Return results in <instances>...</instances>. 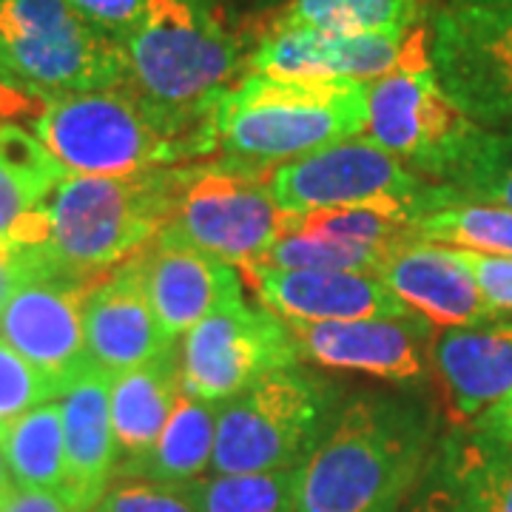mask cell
Wrapping results in <instances>:
<instances>
[{
    "mask_svg": "<svg viewBox=\"0 0 512 512\" xmlns=\"http://www.w3.org/2000/svg\"><path fill=\"white\" fill-rule=\"evenodd\" d=\"M433 456V416L396 396H359L299 467L296 512H399Z\"/></svg>",
    "mask_w": 512,
    "mask_h": 512,
    "instance_id": "6da1fadb",
    "label": "cell"
},
{
    "mask_svg": "<svg viewBox=\"0 0 512 512\" xmlns=\"http://www.w3.org/2000/svg\"><path fill=\"white\" fill-rule=\"evenodd\" d=\"M185 177L188 165L131 177L69 174L46 200V242L12 254L18 271L92 285L157 239L183 194Z\"/></svg>",
    "mask_w": 512,
    "mask_h": 512,
    "instance_id": "7a4b0ae2",
    "label": "cell"
},
{
    "mask_svg": "<svg viewBox=\"0 0 512 512\" xmlns=\"http://www.w3.org/2000/svg\"><path fill=\"white\" fill-rule=\"evenodd\" d=\"M120 46L128 89L171 131L217 151L214 109L248 66L245 40L185 0H148L143 23Z\"/></svg>",
    "mask_w": 512,
    "mask_h": 512,
    "instance_id": "3957f363",
    "label": "cell"
},
{
    "mask_svg": "<svg viewBox=\"0 0 512 512\" xmlns=\"http://www.w3.org/2000/svg\"><path fill=\"white\" fill-rule=\"evenodd\" d=\"M367 128V83L245 74L214 109L222 160L271 171Z\"/></svg>",
    "mask_w": 512,
    "mask_h": 512,
    "instance_id": "277c9868",
    "label": "cell"
},
{
    "mask_svg": "<svg viewBox=\"0 0 512 512\" xmlns=\"http://www.w3.org/2000/svg\"><path fill=\"white\" fill-rule=\"evenodd\" d=\"M32 134L69 174L131 177L211 154L165 126L128 86L37 100Z\"/></svg>",
    "mask_w": 512,
    "mask_h": 512,
    "instance_id": "5b68a950",
    "label": "cell"
},
{
    "mask_svg": "<svg viewBox=\"0 0 512 512\" xmlns=\"http://www.w3.org/2000/svg\"><path fill=\"white\" fill-rule=\"evenodd\" d=\"M339 390L302 367L276 370L220 404L211 470L274 473L296 470L336 419Z\"/></svg>",
    "mask_w": 512,
    "mask_h": 512,
    "instance_id": "8992f818",
    "label": "cell"
},
{
    "mask_svg": "<svg viewBox=\"0 0 512 512\" xmlns=\"http://www.w3.org/2000/svg\"><path fill=\"white\" fill-rule=\"evenodd\" d=\"M0 74L35 100L128 83L123 46L69 0H0Z\"/></svg>",
    "mask_w": 512,
    "mask_h": 512,
    "instance_id": "52a82bcc",
    "label": "cell"
},
{
    "mask_svg": "<svg viewBox=\"0 0 512 512\" xmlns=\"http://www.w3.org/2000/svg\"><path fill=\"white\" fill-rule=\"evenodd\" d=\"M268 174L231 160L188 165L183 194L157 242L202 251L245 271L268 254L285 228Z\"/></svg>",
    "mask_w": 512,
    "mask_h": 512,
    "instance_id": "ba28073f",
    "label": "cell"
},
{
    "mask_svg": "<svg viewBox=\"0 0 512 512\" xmlns=\"http://www.w3.org/2000/svg\"><path fill=\"white\" fill-rule=\"evenodd\" d=\"M473 128L476 123L436 80L430 63V26L421 23L410 29L399 66L367 83L365 134L419 177L439 180L444 165Z\"/></svg>",
    "mask_w": 512,
    "mask_h": 512,
    "instance_id": "9c48e42d",
    "label": "cell"
},
{
    "mask_svg": "<svg viewBox=\"0 0 512 512\" xmlns=\"http://www.w3.org/2000/svg\"><path fill=\"white\" fill-rule=\"evenodd\" d=\"M299 359L305 356L288 319L245 296L214 308L185 333L180 348L185 393L205 402H228Z\"/></svg>",
    "mask_w": 512,
    "mask_h": 512,
    "instance_id": "30bf717a",
    "label": "cell"
},
{
    "mask_svg": "<svg viewBox=\"0 0 512 512\" xmlns=\"http://www.w3.org/2000/svg\"><path fill=\"white\" fill-rule=\"evenodd\" d=\"M430 63L476 126L512 131V6H444L430 20Z\"/></svg>",
    "mask_w": 512,
    "mask_h": 512,
    "instance_id": "8fae6325",
    "label": "cell"
},
{
    "mask_svg": "<svg viewBox=\"0 0 512 512\" xmlns=\"http://www.w3.org/2000/svg\"><path fill=\"white\" fill-rule=\"evenodd\" d=\"M268 185L282 214H308L370 202H416L424 177L367 134L274 165Z\"/></svg>",
    "mask_w": 512,
    "mask_h": 512,
    "instance_id": "7c38bea8",
    "label": "cell"
},
{
    "mask_svg": "<svg viewBox=\"0 0 512 512\" xmlns=\"http://www.w3.org/2000/svg\"><path fill=\"white\" fill-rule=\"evenodd\" d=\"M83 282L20 274L0 299V336L63 393L92 367L83 333Z\"/></svg>",
    "mask_w": 512,
    "mask_h": 512,
    "instance_id": "4fadbf2b",
    "label": "cell"
},
{
    "mask_svg": "<svg viewBox=\"0 0 512 512\" xmlns=\"http://www.w3.org/2000/svg\"><path fill=\"white\" fill-rule=\"evenodd\" d=\"M302 356L316 365L356 370L390 382L421 379L430 362L436 325L410 311L348 322H288Z\"/></svg>",
    "mask_w": 512,
    "mask_h": 512,
    "instance_id": "5bb4252c",
    "label": "cell"
},
{
    "mask_svg": "<svg viewBox=\"0 0 512 512\" xmlns=\"http://www.w3.org/2000/svg\"><path fill=\"white\" fill-rule=\"evenodd\" d=\"M410 512H512V447L478 424H456L433 447Z\"/></svg>",
    "mask_w": 512,
    "mask_h": 512,
    "instance_id": "9a60e30c",
    "label": "cell"
},
{
    "mask_svg": "<svg viewBox=\"0 0 512 512\" xmlns=\"http://www.w3.org/2000/svg\"><path fill=\"white\" fill-rule=\"evenodd\" d=\"M83 333L92 365L109 379L177 348V342L165 336L148 302L140 254L86 288Z\"/></svg>",
    "mask_w": 512,
    "mask_h": 512,
    "instance_id": "2e32d148",
    "label": "cell"
},
{
    "mask_svg": "<svg viewBox=\"0 0 512 512\" xmlns=\"http://www.w3.org/2000/svg\"><path fill=\"white\" fill-rule=\"evenodd\" d=\"M402 49L404 37L291 26L256 37V46L248 52V69L271 77L370 83L399 66Z\"/></svg>",
    "mask_w": 512,
    "mask_h": 512,
    "instance_id": "e0dca14e",
    "label": "cell"
},
{
    "mask_svg": "<svg viewBox=\"0 0 512 512\" xmlns=\"http://www.w3.org/2000/svg\"><path fill=\"white\" fill-rule=\"evenodd\" d=\"M245 274L262 305L288 322H348L410 313L387 282L362 271H285L248 265Z\"/></svg>",
    "mask_w": 512,
    "mask_h": 512,
    "instance_id": "ac0fdd59",
    "label": "cell"
},
{
    "mask_svg": "<svg viewBox=\"0 0 512 512\" xmlns=\"http://www.w3.org/2000/svg\"><path fill=\"white\" fill-rule=\"evenodd\" d=\"M376 276L410 311L427 316L436 328H467L498 319V311L481 296L453 248L402 239L384 256Z\"/></svg>",
    "mask_w": 512,
    "mask_h": 512,
    "instance_id": "d6986e66",
    "label": "cell"
},
{
    "mask_svg": "<svg viewBox=\"0 0 512 512\" xmlns=\"http://www.w3.org/2000/svg\"><path fill=\"white\" fill-rule=\"evenodd\" d=\"M430 367L456 424H470L512 393V322L441 328L430 345Z\"/></svg>",
    "mask_w": 512,
    "mask_h": 512,
    "instance_id": "ffe728a7",
    "label": "cell"
},
{
    "mask_svg": "<svg viewBox=\"0 0 512 512\" xmlns=\"http://www.w3.org/2000/svg\"><path fill=\"white\" fill-rule=\"evenodd\" d=\"M143 279L154 316L171 342H177L214 308L245 296L234 265L217 256L151 242L140 251Z\"/></svg>",
    "mask_w": 512,
    "mask_h": 512,
    "instance_id": "44dd1931",
    "label": "cell"
},
{
    "mask_svg": "<svg viewBox=\"0 0 512 512\" xmlns=\"http://www.w3.org/2000/svg\"><path fill=\"white\" fill-rule=\"evenodd\" d=\"M63 441H66V490L63 498L72 512H92L109 493L117 473L120 447L111 424L109 376L89 367L60 393Z\"/></svg>",
    "mask_w": 512,
    "mask_h": 512,
    "instance_id": "7402d4cb",
    "label": "cell"
},
{
    "mask_svg": "<svg viewBox=\"0 0 512 512\" xmlns=\"http://www.w3.org/2000/svg\"><path fill=\"white\" fill-rule=\"evenodd\" d=\"M66 177L32 131L0 120V254H26L46 242V200Z\"/></svg>",
    "mask_w": 512,
    "mask_h": 512,
    "instance_id": "603a6c76",
    "label": "cell"
},
{
    "mask_svg": "<svg viewBox=\"0 0 512 512\" xmlns=\"http://www.w3.org/2000/svg\"><path fill=\"white\" fill-rule=\"evenodd\" d=\"M185 396L180 348L165 350L148 365L117 373L109 379L111 424L123 464L128 467L146 456L160 439L165 421Z\"/></svg>",
    "mask_w": 512,
    "mask_h": 512,
    "instance_id": "cb8c5ba5",
    "label": "cell"
},
{
    "mask_svg": "<svg viewBox=\"0 0 512 512\" xmlns=\"http://www.w3.org/2000/svg\"><path fill=\"white\" fill-rule=\"evenodd\" d=\"M410 237L456 251L512 256V208L470 200L450 185L430 183L416 200Z\"/></svg>",
    "mask_w": 512,
    "mask_h": 512,
    "instance_id": "d4e9b609",
    "label": "cell"
},
{
    "mask_svg": "<svg viewBox=\"0 0 512 512\" xmlns=\"http://www.w3.org/2000/svg\"><path fill=\"white\" fill-rule=\"evenodd\" d=\"M220 404L185 393L171 419L165 421L154 447L140 461L120 467V476L163 487H183L197 481L205 470H211Z\"/></svg>",
    "mask_w": 512,
    "mask_h": 512,
    "instance_id": "484cf974",
    "label": "cell"
},
{
    "mask_svg": "<svg viewBox=\"0 0 512 512\" xmlns=\"http://www.w3.org/2000/svg\"><path fill=\"white\" fill-rule=\"evenodd\" d=\"M0 453L18 490H66V441L60 402L37 404L0 424Z\"/></svg>",
    "mask_w": 512,
    "mask_h": 512,
    "instance_id": "4316f807",
    "label": "cell"
},
{
    "mask_svg": "<svg viewBox=\"0 0 512 512\" xmlns=\"http://www.w3.org/2000/svg\"><path fill=\"white\" fill-rule=\"evenodd\" d=\"M421 15V0H288L262 18L259 35L271 29L311 26L348 35L404 37L419 26Z\"/></svg>",
    "mask_w": 512,
    "mask_h": 512,
    "instance_id": "83f0119b",
    "label": "cell"
},
{
    "mask_svg": "<svg viewBox=\"0 0 512 512\" xmlns=\"http://www.w3.org/2000/svg\"><path fill=\"white\" fill-rule=\"evenodd\" d=\"M436 183L470 200L512 208V131L473 128Z\"/></svg>",
    "mask_w": 512,
    "mask_h": 512,
    "instance_id": "f1b7e54d",
    "label": "cell"
},
{
    "mask_svg": "<svg viewBox=\"0 0 512 512\" xmlns=\"http://www.w3.org/2000/svg\"><path fill=\"white\" fill-rule=\"evenodd\" d=\"M296 470L197 478L180 490L194 512H296Z\"/></svg>",
    "mask_w": 512,
    "mask_h": 512,
    "instance_id": "f546056e",
    "label": "cell"
},
{
    "mask_svg": "<svg viewBox=\"0 0 512 512\" xmlns=\"http://www.w3.org/2000/svg\"><path fill=\"white\" fill-rule=\"evenodd\" d=\"M60 399V390L0 336V424Z\"/></svg>",
    "mask_w": 512,
    "mask_h": 512,
    "instance_id": "4dcf8cb0",
    "label": "cell"
},
{
    "mask_svg": "<svg viewBox=\"0 0 512 512\" xmlns=\"http://www.w3.org/2000/svg\"><path fill=\"white\" fill-rule=\"evenodd\" d=\"M92 512H194L180 487L126 481L103 495Z\"/></svg>",
    "mask_w": 512,
    "mask_h": 512,
    "instance_id": "1f68e13d",
    "label": "cell"
},
{
    "mask_svg": "<svg viewBox=\"0 0 512 512\" xmlns=\"http://www.w3.org/2000/svg\"><path fill=\"white\" fill-rule=\"evenodd\" d=\"M456 256L470 271L490 308L498 313H512V256L473 254V251H456Z\"/></svg>",
    "mask_w": 512,
    "mask_h": 512,
    "instance_id": "d6a6232c",
    "label": "cell"
},
{
    "mask_svg": "<svg viewBox=\"0 0 512 512\" xmlns=\"http://www.w3.org/2000/svg\"><path fill=\"white\" fill-rule=\"evenodd\" d=\"M72 9L100 29L103 35L123 43L146 18L148 0H69Z\"/></svg>",
    "mask_w": 512,
    "mask_h": 512,
    "instance_id": "836d02e7",
    "label": "cell"
},
{
    "mask_svg": "<svg viewBox=\"0 0 512 512\" xmlns=\"http://www.w3.org/2000/svg\"><path fill=\"white\" fill-rule=\"evenodd\" d=\"M0 512H72L66 498L46 490H12Z\"/></svg>",
    "mask_w": 512,
    "mask_h": 512,
    "instance_id": "e575fe53",
    "label": "cell"
},
{
    "mask_svg": "<svg viewBox=\"0 0 512 512\" xmlns=\"http://www.w3.org/2000/svg\"><path fill=\"white\" fill-rule=\"evenodd\" d=\"M470 424L484 427L487 433H493V436H498L501 441H507L512 447V393H507L501 402L493 404L484 416H478V419L470 421Z\"/></svg>",
    "mask_w": 512,
    "mask_h": 512,
    "instance_id": "d590c367",
    "label": "cell"
},
{
    "mask_svg": "<svg viewBox=\"0 0 512 512\" xmlns=\"http://www.w3.org/2000/svg\"><path fill=\"white\" fill-rule=\"evenodd\" d=\"M18 276L20 271L18 265H15V256L0 254V299L6 296V291L12 288V282H15Z\"/></svg>",
    "mask_w": 512,
    "mask_h": 512,
    "instance_id": "8d00e7d4",
    "label": "cell"
},
{
    "mask_svg": "<svg viewBox=\"0 0 512 512\" xmlns=\"http://www.w3.org/2000/svg\"><path fill=\"white\" fill-rule=\"evenodd\" d=\"M15 481H12V476H9V467H6V458H3V453H0V507L6 504V498L12 495V487Z\"/></svg>",
    "mask_w": 512,
    "mask_h": 512,
    "instance_id": "74e56055",
    "label": "cell"
},
{
    "mask_svg": "<svg viewBox=\"0 0 512 512\" xmlns=\"http://www.w3.org/2000/svg\"><path fill=\"white\" fill-rule=\"evenodd\" d=\"M288 0H251V12H254L256 18H265V15H271L274 9L279 6H285Z\"/></svg>",
    "mask_w": 512,
    "mask_h": 512,
    "instance_id": "f35d334b",
    "label": "cell"
},
{
    "mask_svg": "<svg viewBox=\"0 0 512 512\" xmlns=\"http://www.w3.org/2000/svg\"><path fill=\"white\" fill-rule=\"evenodd\" d=\"M450 6H512V0H450Z\"/></svg>",
    "mask_w": 512,
    "mask_h": 512,
    "instance_id": "ab89813d",
    "label": "cell"
},
{
    "mask_svg": "<svg viewBox=\"0 0 512 512\" xmlns=\"http://www.w3.org/2000/svg\"><path fill=\"white\" fill-rule=\"evenodd\" d=\"M185 3H191L197 9H205V12H214V15H220V9L225 6V0H185Z\"/></svg>",
    "mask_w": 512,
    "mask_h": 512,
    "instance_id": "60d3db41",
    "label": "cell"
},
{
    "mask_svg": "<svg viewBox=\"0 0 512 512\" xmlns=\"http://www.w3.org/2000/svg\"><path fill=\"white\" fill-rule=\"evenodd\" d=\"M3 89H12V86H9V83H6V77L0 74V92H3ZM15 92H18V89H15Z\"/></svg>",
    "mask_w": 512,
    "mask_h": 512,
    "instance_id": "b9f144b4",
    "label": "cell"
},
{
    "mask_svg": "<svg viewBox=\"0 0 512 512\" xmlns=\"http://www.w3.org/2000/svg\"><path fill=\"white\" fill-rule=\"evenodd\" d=\"M9 92H15V89H3L0 94H9ZM0 114H6V106H3V103H0Z\"/></svg>",
    "mask_w": 512,
    "mask_h": 512,
    "instance_id": "7bdbcfd3",
    "label": "cell"
}]
</instances>
